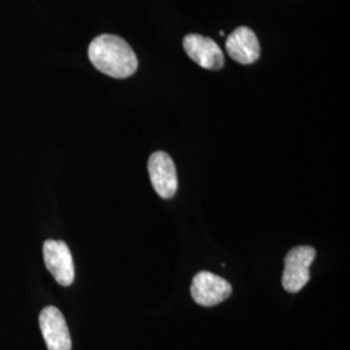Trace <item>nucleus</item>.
<instances>
[{
  "mask_svg": "<svg viewBox=\"0 0 350 350\" xmlns=\"http://www.w3.org/2000/svg\"><path fill=\"white\" fill-rule=\"evenodd\" d=\"M88 59L99 72L117 79L134 75L139 65L130 44L112 34H103L90 43Z\"/></svg>",
  "mask_w": 350,
  "mask_h": 350,
  "instance_id": "f257e3e1",
  "label": "nucleus"
},
{
  "mask_svg": "<svg viewBox=\"0 0 350 350\" xmlns=\"http://www.w3.org/2000/svg\"><path fill=\"white\" fill-rule=\"evenodd\" d=\"M226 50L230 57L239 64L248 65L260 59L261 47L257 36L250 27L241 26L235 29L226 40Z\"/></svg>",
  "mask_w": 350,
  "mask_h": 350,
  "instance_id": "6e6552de",
  "label": "nucleus"
},
{
  "mask_svg": "<svg viewBox=\"0 0 350 350\" xmlns=\"http://www.w3.org/2000/svg\"><path fill=\"white\" fill-rule=\"evenodd\" d=\"M39 327L49 350H72V338L63 313L47 306L39 314Z\"/></svg>",
  "mask_w": 350,
  "mask_h": 350,
  "instance_id": "423d86ee",
  "label": "nucleus"
},
{
  "mask_svg": "<svg viewBox=\"0 0 350 350\" xmlns=\"http://www.w3.org/2000/svg\"><path fill=\"white\" fill-rule=\"evenodd\" d=\"M43 257L47 270L60 286L69 287L75 282V263L66 243L47 240L43 245Z\"/></svg>",
  "mask_w": 350,
  "mask_h": 350,
  "instance_id": "7ed1b4c3",
  "label": "nucleus"
},
{
  "mask_svg": "<svg viewBox=\"0 0 350 350\" xmlns=\"http://www.w3.org/2000/svg\"><path fill=\"white\" fill-rule=\"evenodd\" d=\"M231 284L224 278L215 275L211 271L198 273L191 286L192 299L198 305L205 308L221 304L231 296Z\"/></svg>",
  "mask_w": 350,
  "mask_h": 350,
  "instance_id": "20e7f679",
  "label": "nucleus"
},
{
  "mask_svg": "<svg viewBox=\"0 0 350 350\" xmlns=\"http://www.w3.org/2000/svg\"><path fill=\"white\" fill-rule=\"evenodd\" d=\"M150 183L163 199H172L176 193L178 176L173 159L165 152H154L148 160Z\"/></svg>",
  "mask_w": 350,
  "mask_h": 350,
  "instance_id": "39448f33",
  "label": "nucleus"
},
{
  "mask_svg": "<svg viewBox=\"0 0 350 350\" xmlns=\"http://www.w3.org/2000/svg\"><path fill=\"white\" fill-rule=\"evenodd\" d=\"M183 49L188 57L201 68L208 70H219L225 65V56L219 46L200 34H188L183 39Z\"/></svg>",
  "mask_w": 350,
  "mask_h": 350,
  "instance_id": "0eeeda50",
  "label": "nucleus"
},
{
  "mask_svg": "<svg viewBox=\"0 0 350 350\" xmlns=\"http://www.w3.org/2000/svg\"><path fill=\"white\" fill-rule=\"evenodd\" d=\"M317 252L312 247H296L288 252L282 276L283 288L289 293H297L310 279V265Z\"/></svg>",
  "mask_w": 350,
  "mask_h": 350,
  "instance_id": "f03ea898",
  "label": "nucleus"
}]
</instances>
